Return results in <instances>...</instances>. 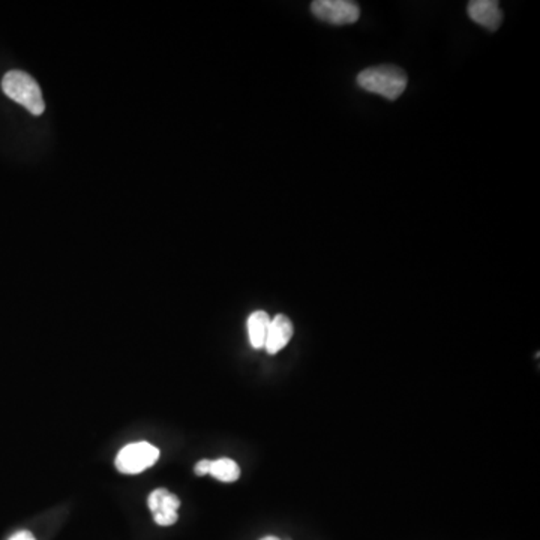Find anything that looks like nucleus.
Returning a JSON list of instances; mask_svg holds the SVG:
<instances>
[{
    "instance_id": "7",
    "label": "nucleus",
    "mask_w": 540,
    "mask_h": 540,
    "mask_svg": "<svg viewBox=\"0 0 540 540\" xmlns=\"http://www.w3.org/2000/svg\"><path fill=\"white\" fill-rule=\"evenodd\" d=\"M294 327L291 320L284 314H278L275 319L270 320L268 338L264 348L269 355H277L293 338Z\"/></svg>"
},
{
    "instance_id": "5",
    "label": "nucleus",
    "mask_w": 540,
    "mask_h": 540,
    "mask_svg": "<svg viewBox=\"0 0 540 540\" xmlns=\"http://www.w3.org/2000/svg\"><path fill=\"white\" fill-rule=\"evenodd\" d=\"M147 504L154 514V520L161 527H168V525L176 524L177 518H179L177 509L180 507V500L176 494H173L165 488H158L149 495Z\"/></svg>"
},
{
    "instance_id": "3",
    "label": "nucleus",
    "mask_w": 540,
    "mask_h": 540,
    "mask_svg": "<svg viewBox=\"0 0 540 540\" xmlns=\"http://www.w3.org/2000/svg\"><path fill=\"white\" fill-rule=\"evenodd\" d=\"M160 449L147 441L131 443L121 449L116 458V469L123 474H139L151 469L160 460Z\"/></svg>"
},
{
    "instance_id": "12",
    "label": "nucleus",
    "mask_w": 540,
    "mask_h": 540,
    "mask_svg": "<svg viewBox=\"0 0 540 540\" xmlns=\"http://www.w3.org/2000/svg\"><path fill=\"white\" fill-rule=\"evenodd\" d=\"M260 540H281V539H278V537H275V536H266V537H263V539H260Z\"/></svg>"
},
{
    "instance_id": "10",
    "label": "nucleus",
    "mask_w": 540,
    "mask_h": 540,
    "mask_svg": "<svg viewBox=\"0 0 540 540\" xmlns=\"http://www.w3.org/2000/svg\"><path fill=\"white\" fill-rule=\"evenodd\" d=\"M210 465H212V461L210 460L198 461L196 467H194V471H196L197 476H206V474L210 473Z\"/></svg>"
},
{
    "instance_id": "8",
    "label": "nucleus",
    "mask_w": 540,
    "mask_h": 540,
    "mask_svg": "<svg viewBox=\"0 0 540 540\" xmlns=\"http://www.w3.org/2000/svg\"><path fill=\"white\" fill-rule=\"evenodd\" d=\"M248 336L252 348H264L266 338H268L270 317L266 311H256L248 319Z\"/></svg>"
},
{
    "instance_id": "6",
    "label": "nucleus",
    "mask_w": 540,
    "mask_h": 540,
    "mask_svg": "<svg viewBox=\"0 0 540 540\" xmlns=\"http://www.w3.org/2000/svg\"><path fill=\"white\" fill-rule=\"evenodd\" d=\"M469 17L488 30H497L503 23V11L495 0H473L467 8Z\"/></svg>"
},
{
    "instance_id": "9",
    "label": "nucleus",
    "mask_w": 540,
    "mask_h": 540,
    "mask_svg": "<svg viewBox=\"0 0 540 540\" xmlns=\"http://www.w3.org/2000/svg\"><path fill=\"white\" fill-rule=\"evenodd\" d=\"M209 474L218 481L230 483V482H236L240 478V469L236 461L230 460V458H219V460L212 461Z\"/></svg>"
},
{
    "instance_id": "11",
    "label": "nucleus",
    "mask_w": 540,
    "mask_h": 540,
    "mask_svg": "<svg viewBox=\"0 0 540 540\" xmlns=\"http://www.w3.org/2000/svg\"><path fill=\"white\" fill-rule=\"evenodd\" d=\"M9 540H37L35 539L34 535H32V533L30 532H18L16 533V535H14V536H11V539Z\"/></svg>"
},
{
    "instance_id": "2",
    "label": "nucleus",
    "mask_w": 540,
    "mask_h": 540,
    "mask_svg": "<svg viewBox=\"0 0 540 540\" xmlns=\"http://www.w3.org/2000/svg\"><path fill=\"white\" fill-rule=\"evenodd\" d=\"M5 95L29 110L34 116H39L46 110V102L42 98L41 88L34 77L27 72L9 71L2 80Z\"/></svg>"
},
{
    "instance_id": "1",
    "label": "nucleus",
    "mask_w": 540,
    "mask_h": 540,
    "mask_svg": "<svg viewBox=\"0 0 540 540\" xmlns=\"http://www.w3.org/2000/svg\"><path fill=\"white\" fill-rule=\"evenodd\" d=\"M407 83L408 79L406 72L395 65L366 68L357 76L359 88L390 101L401 97L406 90Z\"/></svg>"
},
{
    "instance_id": "4",
    "label": "nucleus",
    "mask_w": 540,
    "mask_h": 540,
    "mask_svg": "<svg viewBox=\"0 0 540 540\" xmlns=\"http://www.w3.org/2000/svg\"><path fill=\"white\" fill-rule=\"evenodd\" d=\"M311 11L319 20L336 26L353 25L360 17L359 5L352 0H315Z\"/></svg>"
}]
</instances>
